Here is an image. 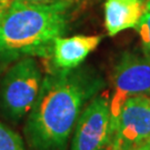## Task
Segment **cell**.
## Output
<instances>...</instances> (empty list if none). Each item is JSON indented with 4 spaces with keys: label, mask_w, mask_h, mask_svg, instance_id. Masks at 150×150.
<instances>
[{
    "label": "cell",
    "mask_w": 150,
    "mask_h": 150,
    "mask_svg": "<svg viewBox=\"0 0 150 150\" xmlns=\"http://www.w3.org/2000/svg\"><path fill=\"white\" fill-rule=\"evenodd\" d=\"M103 82L87 69H54L42 79L39 96L28 115L25 136L32 150H67L83 106Z\"/></svg>",
    "instance_id": "1"
},
{
    "label": "cell",
    "mask_w": 150,
    "mask_h": 150,
    "mask_svg": "<svg viewBox=\"0 0 150 150\" xmlns=\"http://www.w3.org/2000/svg\"><path fill=\"white\" fill-rule=\"evenodd\" d=\"M71 2L35 5L13 0L0 22V58L51 57L54 42L66 31Z\"/></svg>",
    "instance_id": "2"
},
{
    "label": "cell",
    "mask_w": 150,
    "mask_h": 150,
    "mask_svg": "<svg viewBox=\"0 0 150 150\" xmlns=\"http://www.w3.org/2000/svg\"><path fill=\"white\" fill-rule=\"evenodd\" d=\"M42 83V75L33 57L20 58L0 81V112L18 122L31 111Z\"/></svg>",
    "instance_id": "3"
},
{
    "label": "cell",
    "mask_w": 150,
    "mask_h": 150,
    "mask_svg": "<svg viewBox=\"0 0 150 150\" xmlns=\"http://www.w3.org/2000/svg\"><path fill=\"white\" fill-rule=\"evenodd\" d=\"M113 93L109 99L111 128L125 102L134 97H150V57L125 52L115 66Z\"/></svg>",
    "instance_id": "4"
},
{
    "label": "cell",
    "mask_w": 150,
    "mask_h": 150,
    "mask_svg": "<svg viewBox=\"0 0 150 150\" xmlns=\"http://www.w3.org/2000/svg\"><path fill=\"white\" fill-rule=\"evenodd\" d=\"M150 139V97L125 102L113 123L106 150H131Z\"/></svg>",
    "instance_id": "5"
},
{
    "label": "cell",
    "mask_w": 150,
    "mask_h": 150,
    "mask_svg": "<svg viewBox=\"0 0 150 150\" xmlns=\"http://www.w3.org/2000/svg\"><path fill=\"white\" fill-rule=\"evenodd\" d=\"M110 134L109 98L97 96L88 102L76 123L70 150H106Z\"/></svg>",
    "instance_id": "6"
},
{
    "label": "cell",
    "mask_w": 150,
    "mask_h": 150,
    "mask_svg": "<svg viewBox=\"0 0 150 150\" xmlns=\"http://www.w3.org/2000/svg\"><path fill=\"white\" fill-rule=\"evenodd\" d=\"M101 36L77 35L74 37H59L54 40L52 62L54 69L72 70L80 66L88 54L99 46Z\"/></svg>",
    "instance_id": "7"
},
{
    "label": "cell",
    "mask_w": 150,
    "mask_h": 150,
    "mask_svg": "<svg viewBox=\"0 0 150 150\" xmlns=\"http://www.w3.org/2000/svg\"><path fill=\"white\" fill-rule=\"evenodd\" d=\"M146 7L144 0H106L105 25L110 37L130 28H137Z\"/></svg>",
    "instance_id": "8"
},
{
    "label": "cell",
    "mask_w": 150,
    "mask_h": 150,
    "mask_svg": "<svg viewBox=\"0 0 150 150\" xmlns=\"http://www.w3.org/2000/svg\"><path fill=\"white\" fill-rule=\"evenodd\" d=\"M0 150H26L20 134L0 121Z\"/></svg>",
    "instance_id": "9"
},
{
    "label": "cell",
    "mask_w": 150,
    "mask_h": 150,
    "mask_svg": "<svg viewBox=\"0 0 150 150\" xmlns=\"http://www.w3.org/2000/svg\"><path fill=\"white\" fill-rule=\"evenodd\" d=\"M136 29L139 32L144 54L150 57V11H145Z\"/></svg>",
    "instance_id": "10"
},
{
    "label": "cell",
    "mask_w": 150,
    "mask_h": 150,
    "mask_svg": "<svg viewBox=\"0 0 150 150\" xmlns=\"http://www.w3.org/2000/svg\"><path fill=\"white\" fill-rule=\"evenodd\" d=\"M13 0H0V22L2 20V18L5 16L6 11L9 8V6L11 5Z\"/></svg>",
    "instance_id": "11"
},
{
    "label": "cell",
    "mask_w": 150,
    "mask_h": 150,
    "mask_svg": "<svg viewBox=\"0 0 150 150\" xmlns=\"http://www.w3.org/2000/svg\"><path fill=\"white\" fill-rule=\"evenodd\" d=\"M21 1L29 2V4H35V5H51V4H56V2H59L62 0H21Z\"/></svg>",
    "instance_id": "12"
},
{
    "label": "cell",
    "mask_w": 150,
    "mask_h": 150,
    "mask_svg": "<svg viewBox=\"0 0 150 150\" xmlns=\"http://www.w3.org/2000/svg\"><path fill=\"white\" fill-rule=\"evenodd\" d=\"M131 150H150V139L144 144V145L139 146V147H137V148H134V149H131Z\"/></svg>",
    "instance_id": "13"
},
{
    "label": "cell",
    "mask_w": 150,
    "mask_h": 150,
    "mask_svg": "<svg viewBox=\"0 0 150 150\" xmlns=\"http://www.w3.org/2000/svg\"><path fill=\"white\" fill-rule=\"evenodd\" d=\"M145 1L146 11H150V0H144Z\"/></svg>",
    "instance_id": "14"
},
{
    "label": "cell",
    "mask_w": 150,
    "mask_h": 150,
    "mask_svg": "<svg viewBox=\"0 0 150 150\" xmlns=\"http://www.w3.org/2000/svg\"><path fill=\"white\" fill-rule=\"evenodd\" d=\"M67 1H70L71 4H74V2H75V1H77V0H67Z\"/></svg>",
    "instance_id": "15"
},
{
    "label": "cell",
    "mask_w": 150,
    "mask_h": 150,
    "mask_svg": "<svg viewBox=\"0 0 150 150\" xmlns=\"http://www.w3.org/2000/svg\"><path fill=\"white\" fill-rule=\"evenodd\" d=\"M144 2H145V1H144Z\"/></svg>",
    "instance_id": "16"
}]
</instances>
